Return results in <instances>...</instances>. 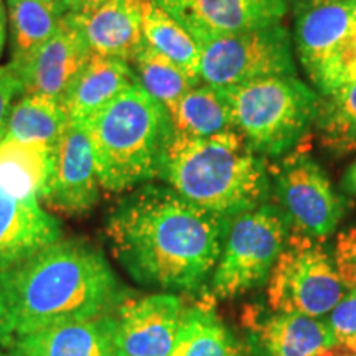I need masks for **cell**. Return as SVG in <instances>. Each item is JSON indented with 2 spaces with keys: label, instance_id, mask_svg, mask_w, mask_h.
Returning a JSON list of instances; mask_svg holds the SVG:
<instances>
[{
  "label": "cell",
  "instance_id": "cell-1",
  "mask_svg": "<svg viewBox=\"0 0 356 356\" xmlns=\"http://www.w3.org/2000/svg\"><path fill=\"white\" fill-rule=\"evenodd\" d=\"M228 222L168 185L149 181L115 204L106 234L115 259L136 282L198 292L220 259Z\"/></svg>",
  "mask_w": 356,
  "mask_h": 356
},
{
  "label": "cell",
  "instance_id": "cell-2",
  "mask_svg": "<svg viewBox=\"0 0 356 356\" xmlns=\"http://www.w3.org/2000/svg\"><path fill=\"white\" fill-rule=\"evenodd\" d=\"M0 296L20 337L114 314L127 292L99 249L58 239L0 274Z\"/></svg>",
  "mask_w": 356,
  "mask_h": 356
},
{
  "label": "cell",
  "instance_id": "cell-3",
  "mask_svg": "<svg viewBox=\"0 0 356 356\" xmlns=\"http://www.w3.org/2000/svg\"><path fill=\"white\" fill-rule=\"evenodd\" d=\"M159 178L185 200L225 218L267 203L273 193L266 159L236 129L208 137L172 131Z\"/></svg>",
  "mask_w": 356,
  "mask_h": 356
},
{
  "label": "cell",
  "instance_id": "cell-4",
  "mask_svg": "<svg viewBox=\"0 0 356 356\" xmlns=\"http://www.w3.org/2000/svg\"><path fill=\"white\" fill-rule=\"evenodd\" d=\"M79 126L91 144L101 188L121 193L159 178L172 136L170 115L137 83Z\"/></svg>",
  "mask_w": 356,
  "mask_h": 356
},
{
  "label": "cell",
  "instance_id": "cell-5",
  "mask_svg": "<svg viewBox=\"0 0 356 356\" xmlns=\"http://www.w3.org/2000/svg\"><path fill=\"white\" fill-rule=\"evenodd\" d=\"M234 129L264 159H279L314 127L320 95L297 76H274L220 89Z\"/></svg>",
  "mask_w": 356,
  "mask_h": 356
},
{
  "label": "cell",
  "instance_id": "cell-6",
  "mask_svg": "<svg viewBox=\"0 0 356 356\" xmlns=\"http://www.w3.org/2000/svg\"><path fill=\"white\" fill-rule=\"evenodd\" d=\"M291 231L287 218L270 202L229 218L220 259L211 274V296L233 299L262 286Z\"/></svg>",
  "mask_w": 356,
  "mask_h": 356
},
{
  "label": "cell",
  "instance_id": "cell-7",
  "mask_svg": "<svg viewBox=\"0 0 356 356\" xmlns=\"http://www.w3.org/2000/svg\"><path fill=\"white\" fill-rule=\"evenodd\" d=\"M195 42L200 79L208 86L225 89L257 79L297 76L293 42L282 24Z\"/></svg>",
  "mask_w": 356,
  "mask_h": 356
},
{
  "label": "cell",
  "instance_id": "cell-8",
  "mask_svg": "<svg viewBox=\"0 0 356 356\" xmlns=\"http://www.w3.org/2000/svg\"><path fill=\"white\" fill-rule=\"evenodd\" d=\"M345 293L333 254L323 243L291 231L267 279L269 309L322 318Z\"/></svg>",
  "mask_w": 356,
  "mask_h": 356
},
{
  "label": "cell",
  "instance_id": "cell-9",
  "mask_svg": "<svg viewBox=\"0 0 356 356\" xmlns=\"http://www.w3.org/2000/svg\"><path fill=\"white\" fill-rule=\"evenodd\" d=\"M270 186L279 210L293 233L323 241L333 234L346 213L323 168L310 157L302 142L269 168Z\"/></svg>",
  "mask_w": 356,
  "mask_h": 356
},
{
  "label": "cell",
  "instance_id": "cell-10",
  "mask_svg": "<svg viewBox=\"0 0 356 356\" xmlns=\"http://www.w3.org/2000/svg\"><path fill=\"white\" fill-rule=\"evenodd\" d=\"M186 314L184 300L173 293L126 297L114 310L115 356H168Z\"/></svg>",
  "mask_w": 356,
  "mask_h": 356
},
{
  "label": "cell",
  "instance_id": "cell-11",
  "mask_svg": "<svg viewBox=\"0 0 356 356\" xmlns=\"http://www.w3.org/2000/svg\"><path fill=\"white\" fill-rule=\"evenodd\" d=\"M99 188L86 132L70 119L55 149L53 168L40 203L65 215H86L99 202Z\"/></svg>",
  "mask_w": 356,
  "mask_h": 356
},
{
  "label": "cell",
  "instance_id": "cell-12",
  "mask_svg": "<svg viewBox=\"0 0 356 356\" xmlns=\"http://www.w3.org/2000/svg\"><path fill=\"white\" fill-rule=\"evenodd\" d=\"M195 40L280 25L287 0H154Z\"/></svg>",
  "mask_w": 356,
  "mask_h": 356
},
{
  "label": "cell",
  "instance_id": "cell-13",
  "mask_svg": "<svg viewBox=\"0 0 356 356\" xmlns=\"http://www.w3.org/2000/svg\"><path fill=\"white\" fill-rule=\"evenodd\" d=\"M91 58L76 15L65 13L56 32L24 66L15 70L24 95H42L63 102L73 79Z\"/></svg>",
  "mask_w": 356,
  "mask_h": 356
},
{
  "label": "cell",
  "instance_id": "cell-14",
  "mask_svg": "<svg viewBox=\"0 0 356 356\" xmlns=\"http://www.w3.org/2000/svg\"><path fill=\"white\" fill-rule=\"evenodd\" d=\"M243 325L259 356H317L337 343L327 320L292 312L249 305Z\"/></svg>",
  "mask_w": 356,
  "mask_h": 356
},
{
  "label": "cell",
  "instance_id": "cell-15",
  "mask_svg": "<svg viewBox=\"0 0 356 356\" xmlns=\"http://www.w3.org/2000/svg\"><path fill=\"white\" fill-rule=\"evenodd\" d=\"M61 239V226L38 200L12 197L0 186V274Z\"/></svg>",
  "mask_w": 356,
  "mask_h": 356
},
{
  "label": "cell",
  "instance_id": "cell-16",
  "mask_svg": "<svg viewBox=\"0 0 356 356\" xmlns=\"http://www.w3.org/2000/svg\"><path fill=\"white\" fill-rule=\"evenodd\" d=\"M142 6L144 0H108L91 12H73L91 55L131 63L145 43Z\"/></svg>",
  "mask_w": 356,
  "mask_h": 356
},
{
  "label": "cell",
  "instance_id": "cell-17",
  "mask_svg": "<svg viewBox=\"0 0 356 356\" xmlns=\"http://www.w3.org/2000/svg\"><path fill=\"white\" fill-rule=\"evenodd\" d=\"M13 356H115L114 314L13 338Z\"/></svg>",
  "mask_w": 356,
  "mask_h": 356
},
{
  "label": "cell",
  "instance_id": "cell-18",
  "mask_svg": "<svg viewBox=\"0 0 356 356\" xmlns=\"http://www.w3.org/2000/svg\"><path fill=\"white\" fill-rule=\"evenodd\" d=\"M355 15L356 0L323 3L296 13L293 51L312 83L343 42Z\"/></svg>",
  "mask_w": 356,
  "mask_h": 356
},
{
  "label": "cell",
  "instance_id": "cell-19",
  "mask_svg": "<svg viewBox=\"0 0 356 356\" xmlns=\"http://www.w3.org/2000/svg\"><path fill=\"white\" fill-rule=\"evenodd\" d=\"M134 83L131 63L119 58L91 55L63 96L70 119L81 124Z\"/></svg>",
  "mask_w": 356,
  "mask_h": 356
},
{
  "label": "cell",
  "instance_id": "cell-20",
  "mask_svg": "<svg viewBox=\"0 0 356 356\" xmlns=\"http://www.w3.org/2000/svg\"><path fill=\"white\" fill-rule=\"evenodd\" d=\"M55 159V149L38 142L0 137V186L20 200H42Z\"/></svg>",
  "mask_w": 356,
  "mask_h": 356
},
{
  "label": "cell",
  "instance_id": "cell-21",
  "mask_svg": "<svg viewBox=\"0 0 356 356\" xmlns=\"http://www.w3.org/2000/svg\"><path fill=\"white\" fill-rule=\"evenodd\" d=\"M168 111L172 131L190 137H208L233 131V114L220 89L200 83Z\"/></svg>",
  "mask_w": 356,
  "mask_h": 356
},
{
  "label": "cell",
  "instance_id": "cell-22",
  "mask_svg": "<svg viewBox=\"0 0 356 356\" xmlns=\"http://www.w3.org/2000/svg\"><path fill=\"white\" fill-rule=\"evenodd\" d=\"M12 56L8 68L19 70L56 32L65 13L43 0H7Z\"/></svg>",
  "mask_w": 356,
  "mask_h": 356
},
{
  "label": "cell",
  "instance_id": "cell-23",
  "mask_svg": "<svg viewBox=\"0 0 356 356\" xmlns=\"http://www.w3.org/2000/svg\"><path fill=\"white\" fill-rule=\"evenodd\" d=\"M68 124V111L61 101L42 95H20L8 114L6 134L56 149Z\"/></svg>",
  "mask_w": 356,
  "mask_h": 356
},
{
  "label": "cell",
  "instance_id": "cell-24",
  "mask_svg": "<svg viewBox=\"0 0 356 356\" xmlns=\"http://www.w3.org/2000/svg\"><path fill=\"white\" fill-rule=\"evenodd\" d=\"M142 33L147 47L168 58L193 79L202 81L197 42L180 22L154 0H144L142 6Z\"/></svg>",
  "mask_w": 356,
  "mask_h": 356
},
{
  "label": "cell",
  "instance_id": "cell-25",
  "mask_svg": "<svg viewBox=\"0 0 356 356\" xmlns=\"http://www.w3.org/2000/svg\"><path fill=\"white\" fill-rule=\"evenodd\" d=\"M314 126L328 152L346 155L356 150V79L320 95Z\"/></svg>",
  "mask_w": 356,
  "mask_h": 356
},
{
  "label": "cell",
  "instance_id": "cell-26",
  "mask_svg": "<svg viewBox=\"0 0 356 356\" xmlns=\"http://www.w3.org/2000/svg\"><path fill=\"white\" fill-rule=\"evenodd\" d=\"M168 356H244L241 346L210 307H191Z\"/></svg>",
  "mask_w": 356,
  "mask_h": 356
},
{
  "label": "cell",
  "instance_id": "cell-27",
  "mask_svg": "<svg viewBox=\"0 0 356 356\" xmlns=\"http://www.w3.org/2000/svg\"><path fill=\"white\" fill-rule=\"evenodd\" d=\"M131 66L136 83L167 109H170L186 91L202 83L145 43L131 61Z\"/></svg>",
  "mask_w": 356,
  "mask_h": 356
},
{
  "label": "cell",
  "instance_id": "cell-28",
  "mask_svg": "<svg viewBox=\"0 0 356 356\" xmlns=\"http://www.w3.org/2000/svg\"><path fill=\"white\" fill-rule=\"evenodd\" d=\"M351 79H356V15L343 42L338 44L314 79V86L323 96Z\"/></svg>",
  "mask_w": 356,
  "mask_h": 356
},
{
  "label": "cell",
  "instance_id": "cell-29",
  "mask_svg": "<svg viewBox=\"0 0 356 356\" xmlns=\"http://www.w3.org/2000/svg\"><path fill=\"white\" fill-rule=\"evenodd\" d=\"M337 343H345L356 348V292L346 291L327 320Z\"/></svg>",
  "mask_w": 356,
  "mask_h": 356
},
{
  "label": "cell",
  "instance_id": "cell-30",
  "mask_svg": "<svg viewBox=\"0 0 356 356\" xmlns=\"http://www.w3.org/2000/svg\"><path fill=\"white\" fill-rule=\"evenodd\" d=\"M333 261L346 291L356 292V226L338 234Z\"/></svg>",
  "mask_w": 356,
  "mask_h": 356
},
{
  "label": "cell",
  "instance_id": "cell-31",
  "mask_svg": "<svg viewBox=\"0 0 356 356\" xmlns=\"http://www.w3.org/2000/svg\"><path fill=\"white\" fill-rule=\"evenodd\" d=\"M20 95H24V89L19 78L8 66H0V137L6 134L8 114Z\"/></svg>",
  "mask_w": 356,
  "mask_h": 356
},
{
  "label": "cell",
  "instance_id": "cell-32",
  "mask_svg": "<svg viewBox=\"0 0 356 356\" xmlns=\"http://www.w3.org/2000/svg\"><path fill=\"white\" fill-rule=\"evenodd\" d=\"M13 325H12V318L8 315V310L6 304H3L2 296H0V346H6L13 341Z\"/></svg>",
  "mask_w": 356,
  "mask_h": 356
},
{
  "label": "cell",
  "instance_id": "cell-33",
  "mask_svg": "<svg viewBox=\"0 0 356 356\" xmlns=\"http://www.w3.org/2000/svg\"><path fill=\"white\" fill-rule=\"evenodd\" d=\"M332 2H341V0H287L289 10H293V13H299L307 8L323 6V3H332Z\"/></svg>",
  "mask_w": 356,
  "mask_h": 356
},
{
  "label": "cell",
  "instance_id": "cell-34",
  "mask_svg": "<svg viewBox=\"0 0 356 356\" xmlns=\"http://www.w3.org/2000/svg\"><path fill=\"white\" fill-rule=\"evenodd\" d=\"M317 356H356V348L345 343H333L328 348L320 351Z\"/></svg>",
  "mask_w": 356,
  "mask_h": 356
},
{
  "label": "cell",
  "instance_id": "cell-35",
  "mask_svg": "<svg viewBox=\"0 0 356 356\" xmlns=\"http://www.w3.org/2000/svg\"><path fill=\"white\" fill-rule=\"evenodd\" d=\"M7 26H8L7 7H6V3H3V0H0V56H2L3 50H6Z\"/></svg>",
  "mask_w": 356,
  "mask_h": 356
},
{
  "label": "cell",
  "instance_id": "cell-36",
  "mask_svg": "<svg viewBox=\"0 0 356 356\" xmlns=\"http://www.w3.org/2000/svg\"><path fill=\"white\" fill-rule=\"evenodd\" d=\"M104 2H108V0H73V7H71V12H76V13L91 12L99 6H102Z\"/></svg>",
  "mask_w": 356,
  "mask_h": 356
},
{
  "label": "cell",
  "instance_id": "cell-37",
  "mask_svg": "<svg viewBox=\"0 0 356 356\" xmlns=\"http://www.w3.org/2000/svg\"><path fill=\"white\" fill-rule=\"evenodd\" d=\"M343 186H345V190L348 191V193H351L353 197H356V160L353 163H351L348 170H346V175L343 178Z\"/></svg>",
  "mask_w": 356,
  "mask_h": 356
},
{
  "label": "cell",
  "instance_id": "cell-38",
  "mask_svg": "<svg viewBox=\"0 0 356 356\" xmlns=\"http://www.w3.org/2000/svg\"><path fill=\"white\" fill-rule=\"evenodd\" d=\"M43 2L50 3L51 7H55L61 13L71 12V7H73V0H43Z\"/></svg>",
  "mask_w": 356,
  "mask_h": 356
},
{
  "label": "cell",
  "instance_id": "cell-39",
  "mask_svg": "<svg viewBox=\"0 0 356 356\" xmlns=\"http://www.w3.org/2000/svg\"><path fill=\"white\" fill-rule=\"evenodd\" d=\"M0 356H13V355H7V353H2V351H0Z\"/></svg>",
  "mask_w": 356,
  "mask_h": 356
}]
</instances>
